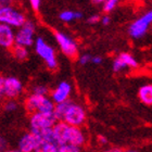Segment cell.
Returning <instances> with one entry per match:
<instances>
[{"label":"cell","instance_id":"1","mask_svg":"<svg viewBox=\"0 0 152 152\" xmlns=\"http://www.w3.org/2000/svg\"><path fill=\"white\" fill-rule=\"evenodd\" d=\"M53 115L58 122H64L71 126L82 127L87 120V112L82 104L72 100L54 105Z\"/></svg>","mask_w":152,"mask_h":152},{"label":"cell","instance_id":"2","mask_svg":"<svg viewBox=\"0 0 152 152\" xmlns=\"http://www.w3.org/2000/svg\"><path fill=\"white\" fill-rule=\"evenodd\" d=\"M54 140L58 145L70 143L82 148L86 143V134L82 127L71 126L64 122H57L52 127Z\"/></svg>","mask_w":152,"mask_h":152},{"label":"cell","instance_id":"3","mask_svg":"<svg viewBox=\"0 0 152 152\" xmlns=\"http://www.w3.org/2000/svg\"><path fill=\"white\" fill-rule=\"evenodd\" d=\"M54 103L48 96H38L29 94L24 100V108L29 114L53 113Z\"/></svg>","mask_w":152,"mask_h":152},{"label":"cell","instance_id":"4","mask_svg":"<svg viewBox=\"0 0 152 152\" xmlns=\"http://www.w3.org/2000/svg\"><path fill=\"white\" fill-rule=\"evenodd\" d=\"M25 14L21 10L11 4H3L0 7V24L8 25L12 28H19L26 22Z\"/></svg>","mask_w":152,"mask_h":152},{"label":"cell","instance_id":"5","mask_svg":"<svg viewBox=\"0 0 152 152\" xmlns=\"http://www.w3.org/2000/svg\"><path fill=\"white\" fill-rule=\"evenodd\" d=\"M34 48H35V52L39 56L41 60L44 61L49 70H57L58 60L56 51H54L53 47L46 41L45 38L40 37V36L36 37L35 42H34Z\"/></svg>","mask_w":152,"mask_h":152},{"label":"cell","instance_id":"6","mask_svg":"<svg viewBox=\"0 0 152 152\" xmlns=\"http://www.w3.org/2000/svg\"><path fill=\"white\" fill-rule=\"evenodd\" d=\"M36 24L32 20H26V22L15 31L14 45L28 48L34 46L36 39Z\"/></svg>","mask_w":152,"mask_h":152},{"label":"cell","instance_id":"7","mask_svg":"<svg viewBox=\"0 0 152 152\" xmlns=\"http://www.w3.org/2000/svg\"><path fill=\"white\" fill-rule=\"evenodd\" d=\"M57 122L53 113H33L29 116V132L39 134L46 129L52 128Z\"/></svg>","mask_w":152,"mask_h":152},{"label":"cell","instance_id":"8","mask_svg":"<svg viewBox=\"0 0 152 152\" xmlns=\"http://www.w3.org/2000/svg\"><path fill=\"white\" fill-rule=\"evenodd\" d=\"M54 38L57 41L58 46L60 47L61 51L63 52L66 57L74 59L78 54V46L76 41L63 32H56L54 33Z\"/></svg>","mask_w":152,"mask_h":152},{"label":"cell","instance_id":"9","mask_svg":"<svg viewBox=\"0 0 152 152\" xmlns=\"http://www.w3.org/2000/svg\"><path fill=\"white\" fill-rule=\"evenodd\" d=\"M152 23V11L147 12L141 18L136 20L129 27V35L135 39L141 38L145 36L146 32L149 28L150 24Z\"/></svg>","mask_w":152,"mask_h":152},{"label":"cell","instance_id":"10","mask_svg":"<svg viewBox=\"0 0 152 152\" xmlns=\"http://www.w3.org/2000/svg\"><path fill=\"white\" fill-rule=\"evenodd\" d=\"M24 91L23 83L18 77L9 76L4 77V96L7 99L15 100L21 97Z\"/></svg>","mask_w":152,"mask_h":152},{"label":"cell","instance_id":"11","mask_svg":"<svg viewBox=\"0 0 152 152\" xmlns=\"http://www.w3.org/2000/svg\"><path fill=\"white\" fill-rule=\"evenodd\" d=\"M71 94H72V85L66 80H63L59 83L57 87L51 90L49 98L52 100L54 104H59L70 100Z\"/></svg>","mask_w":152,"mask_h":152},{"label":"cell","instance_id":"12","mask_svg":"<svg viewBox=\"0 0 152 152\" xmlns=\"http://www.w3.org/2000/svg\"><path fill=\"white\" fill-rule=\"evenodd\" d=\"M41 139L32 132L23 134L22 137L19 139L18 142V149L23 152H34L37 149L38 145L40 143Z\"/></svg>","mask_w":152,"mask_h":152},{"label":"cell","instance_id":"13","mask_svg":"<svg viewBox=\"0 0 152 152\" xmlns=\"http://www.w3.org/2000/svg\"><path fill=\"white\" fill-rule=\"evenodd\" d=\"M113 71L114 72H121L125 70L126 67L136 69L138 66V62L135 58L129 53H121L118 57L113 61Z\"/></svg>","mask_w":152,"mask_h":152},{"label":"cell","instance_id":"14","mask_svg":"<svg viewBox=\"0 0 152 152\" xmlns=\"http://www.w3.org/2000/svg\"><path fill=\"white\" fill-rule=\"evenodd\" d=\"M14 28L4 24H0V47L11 49L14 46Z\"/></svg>","mask_w":152,"mask_h":152},{"label":"cell","instance_id":"15","mask_svg":"<svg viewBox=\"0 0 152 152\" xmlns=\"http://www.w3.org/2000/svg\"><path fill=\"white\" fill-rule=\"evenodd\" d=\"M138 97L147 105H152V85H145L139 88Z\"/></svg>","mask_w":152,"mask_h":152},{"label":"cell","instance_id":"16","mask_svg":"<svg viewBox=\"0 0 152 152\" xmlns=\"http://www.w3.org/2000/svg\"><path fill=\"white\" fill-rule=\"evenodd\" d=\"M11 49H12L13 57L15 58L18 61H25L29 56L28 49H27L26 47H22V46L14 45Z\"/></svg>","mask_w":152,"mask_h":152},{"label":"cell","instance_id":"17","mask_svg":"<svg viewBox=\"0 0 152 152\" xmlns=\"http://www.w3.org/2000/svg\"><path fill=\"white\" fill-rule=\"evenodd\" d=\"M58 145L56 141H47V140H41L40 143L38 145L37 149L34 152H57Z\"/></svg>","mask_w":152,"mask_h":152},{"label":"cell","instance_id":"18","mask_svg":"<svg viewBox=\"0 0 152 152\" xmlns=\"http://www.w3.org/2000/svg\"><path fill=\"white\" fill-rule=\"evenodd\" d=\"M82 12H78V11H71V10H65L63 12L60 13V18L61 21H63L65 23H69V22H72L74 20H78V19H82Z\"/></svg>","mask_w":152,"mask_h":152},{"label":"cell","instance_id":"19","mask_svg":"<svg viewBox=\"0 0 152 152\" xmlns=\"http://www.w3.org/2000/svg\"><path fill=\"white\" fill-rule=\"evenodd\" d=\"M82 148L70 143H64V145H59L58 146L57 152H80Z\"/></svg>","mask_w":152,"mask_h":152},{"label":"cell","instance_id":"20","mask_svg":"<svg viewBox=\"0 0 152 152\" xmlns=\"http://www.w3.org/2000/svg\"><path fill=\"white\" fill-rule=\"evenodd\" d=\"M3 110L6 112H14L19 108V103L16 100H12V99H7L6 101L3 102Z\"/></svg>","mask_w":152,"mask_h":152},{"label":"cell","instance_id":"21","mask_svg":"<svg viewBox=\"0 0 152 152\" xmlns=\"http://www.w3.org/2000/svg\"><path fill=\"white\" fill-rule=\"evenodd\" d=\"M31 94H35V95H38V96H48L49 89H48L47 86L39 84V85H35L33 87Z\"/></svg>","mask_w":152,"mask_h":152},{"label":"cell","instance_id":"22","mask_svg":"<svg viewBox=\"0 0 152 152\" xmlns=\"http://www.w3.org/2000/svg\"><path fill=\"white\" fill-rule=\"evenodd\" d=\"M117 2H118V0H107L105 2H103V10L105 12H111L116 7Z\"/></svg>","mask_w":152,"mask_h":152},{"label":"cell","instance_id":"23","mask_svg":"<svg viewBox=\"0 0 152 152\" xmlns=\"http://www.w3.org/2000/svg\"><path fill=\"white\" fill-rule=\"evenodd\" d=\"M91 61V56L89 53H84L82 54L78 59V62L79 64H82V65H86V64H88L89 62Z\"/></svg>","mask_w":152,"mask_h":152},{"label":"cell","instance_id":"24","mask_svg":"<svg viewBox=\"0 0 152 152\" xmlns=\"http://www.w3.org/2000/svg\"><path fill=\"white\" fill-rule=\"evenodd\" d=\"M6 99L4 96V77L0 76V101H3Z\"/></svg>","mask_w":152,"mask_h":152},{"label":"cell","instance_id":"25","mask_svg":"<svg viewBox=\"0 0 152 152\" xmlns=\"http://www.w3.org/2000/svg\"><path fill=\"white\" fill-rule=\"evenodd\" d=\"M8 150V141L3 136L0 135V152H4Z\"/></svg>","mask_w":152,"mask_h":152},{"label":"cell","instance_id":"26","mask_svg":"<svg viewBox=\"0 0 152 152\" xmlns=\"http://www.w3.org/2000/svg\"><path fill=\"white\" fill-rule=\"evenodd\" d=\"M29 4L31 7L33 8L34 11H38L39 8H40V4H41V0H28Z\"/></svg>","mask_w":152,"mask_h":152},{"label":"cell","instance_id":"27","mask_svg":"<svg viewBox=\"0 0 152 152\" xmlns=\"http://www.w3.org/2000/svg\"><path fill=\"white\" fill-rule=\"evenodd\" d=\"M100 21V16L98 14H94V15L89 16L88 20H87V22L90 23V24H96V23H98Z\"/></svg>","mask_w":152,"mask_h":152},{"label":"cell","instance_id":"28","mask_svg":"<svg viewBox=\"0 0 152 152\" xmlns=\"http://www.w3.org/2000/svg\"><path fill=\"white\" fill-rule=\"evenodd\" d=\"M90 62L94 63V64H101L102 63V58L98 57V56H96V57H91V61H90Z\"/></svg>","mask_w":152,"mask_h":152},{"label":"cell","instance_id":"29","mask_svg":"<svg viewBox=\"0 0 152 152\" xmlns=\"http://www.w3.org/2000/svg\"><path fill=\"white\" fill-rule=\"evenodd\" d=\"M98 141H99V143L100 145H108V142H109V140H108V138L105 136H98Z\"/></svg>","mask_w":152,"mask_h":152},{"label":"cell","instance_id":"30","mask_svg":"<svg viewBox=\"0 0 152 152\" xmlns=\"http://www.w3.org/2000/svg\"><path fill=\"white\" fill-rule=\"evenodd\" d=\"M101 22H102V24H103V25H108L109 23L111 22V19H110V16H108V15L102 16Z\"/></svg>","mask_w":152,"mask_h":152},{"label":"cell","instance_id":"31","mask_svg":"<svg viewBox=\"0 0 152 152\" xmlns=\"http://www.w3.org/2000/svg\"><path fill=\"white\" fill-rule=\"evenodd\" d=\"M104 152H123V150L121 148H110V149L105 150Z\"/></svg>","mask_w":152,"mask_h":152},{"label":"cell","instance_id":"32","mask_svg":"<svg viewBox=\"0 0 152 152\" xmlns=\"http://www.w3.org/2000/svg\"><path fill=\"white\" fill-rule=\"evenodd\" d=\"M4 152H23V151H21L20 149L15 148V149H8L7 151H4Z\"/></svg>","mask_w":152,"mask_h":152},{"label":"cell","instance_id":"33","mask_svg":"<svg viewBox=\"0 0 152 152\" xmlns=\"http://www.w3.org/2000/svg\"><path fill=\"white\" fill-rule=\"evenodd\" d=\"M105 1H107V0H92V2L96 3V4H100V3L105 2Z\"/></svg>","mask_w":152,"mask_h":152},{"label":"cell","instance_id":"34","mask_svg":"<svg viewBox=\"0 0 152 152\" xmlns=\"http://www.w3.org/2000/svg\"><path fill=\"white\" fill-rule=\"evenodd\" d=\"M10 0H0V2L2 3V4H8V2H9Z\"/></svg>","mask_w":152,"mask_h":152},{"label":"cell","instance_id":"35","mask_svg":"<svg viewBox=\"0 0 152 152\" xmlns=\"http://www.w3.org/2000/svg\"><path fill=\"white\" fill-rule=\"evenodd\" d=\"M123 152H138V151H136V150H125Z\"/></svg>","mask_w":152,"mask_h":152},{"label":"cell","instance_id":"36","mask_svg":"<svg viewBox=\"0 0 152 152\" xmlns=\"http://www.w3.org/2000/svg\"><path fill=\"white\" fill-rule=\"evenodd\" d=\"M1 6H3V4H2V3H1V2H0V7H1Z\"/></svg>","mask_w":152,"mask_h":152}]
</instances>
